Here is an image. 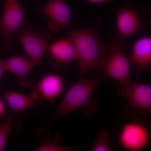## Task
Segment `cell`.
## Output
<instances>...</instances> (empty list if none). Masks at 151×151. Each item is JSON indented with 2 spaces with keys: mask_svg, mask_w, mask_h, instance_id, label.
<instances>
[{
  "mask_svg": "<svg viewBox=\"0 0 151 151\" xmlns=\"http://www.w3.org/2000/svg\"><path fill=\"white\" fill-rule=\"evenodd\" d=\"M68 37L73 42L79 65V78L89 71L96 74L97 78L103 79V69L110 44H103L98 38L95 28L70 29Z\"/></svg>",
  "mask_w": 151,
  "mask_h": 151,
  "instance_id": "cell-1",
  "label": "cell"
},
{
  "mask_svg": "<svg viewBox=\"0 0 151 151\" xmlns=\"http://www.w3.org/2000/svg\"><path fill=\"white\" fill-rule=\"evenodd\" d=\"M102 80L96 77L94 79L82 78L76 81L65 93L54 114L38 129L36 132L37 136L42 134L63 116L78 110H81L85 114V109L89 108V105L96 106L92 100V94Z\"/></svg>",
  "mask_w": 151,
  "mask_h": 151,
  "instance_id": "cell-2",
  "label": "cell"
},
{
  "mask_svg": "<svg viewBox=\"0 0 151 151\" xmlns=\"http://www.w3.org/2000/svg\"><path fill=\"white\" fill-rule=\"evenodd\" d=\"M121 42L116 35L113 37L110 44V54L104 65L103 78H110L118 81L119 93L125 97L133 80L131 76L132 66L130 55L123 50Z\"/></svg>",
  "mask_w": 151,
  "mask_h": 151,
  "instance_id": "cell-3",
  "label": "cell"
},
{
  "mask_svg": "<svg viewBox=\"0 0 151 151\" xmlns=\"http://www.w3.org/2000/svg\"><path fill=\"white\" fill-rule=\"evenodd\" d=\"M4 5L0 15V53L12 50L14 37L22 24L26 11L19 0H2Z\"/></svg>",
  "mask_w": 151,
  "mask_h": 151,
  "instance_id": "cell-4",
  "label": "cell"
},
{
  "mask_svg": "<svg viewBox=\"0 0 151 151\" xmlns=\"http://www.w3.org/2000/svg\"><path fill=\"white\" fill-rule=\"evenodd\" d=\"M19 40L28 59L35 66L40 65L47 50L51 36L44 27H32L23 22L18 31Z\"/></svg>",
  "mask_w": 151,
  "mask_h": 151,
  "instance_id": "cell-5",
  "label": "cell"
},
{
  "mask_svg": "<svg viewBox=\"0 0 151 151\" xmlns=\"http://www.w3.org/2000/svg\"><path fill=\"white\" fill-rule=\"evenodd\" d=\"M146 12L137 3L129 1L123 3L116 17V35L122 41L140 31L146 19Z\"/></svg>",
  "mask_w": 151,
  "mask_h": 151,
  "instance_id": "cell-6",
  "label": "cell"
},
{
  "mask_svg": "<svg viewBox=\"0 0 151 151\" xmlns=\"http://www.w3.org/2000/svg\"><path fill=\"white\" fill-rule=\"evenodd\" d=\"M150 137V130L145 124L138 122H128L122 127L119 143L126 150L140 151L148 145Z\"/></svg>",
  "mask_w": 151,
  "mask_h": 151,
  "instance_id": "cell-7",
  "label": "cell"
},
{
  "mask_svg": "<svg viewBox=\"0 0 151 151\" xmlns=\"http://www.w3.org/2000/svg\"><path fill=\"white\" fill-rule=\"evenodd\" d=\"M64 88V81L61 76L48 73L32 86L30 96L37 102L42 100L52 103L61 95Z\"/></svg>",
  "mask_w": 151,
  "mask_h": 151,
  "instance_id": "cell-8",
  "label": "cell"
},
{
  "mask_svg": "<svg viewBox=\"0 0 151 151\" xmlns=\"http://www.w3.org/2000/svg\"><path fill=\"white\" fill-rule=\"evenodd\" d=\"M39 12L48 18L49 28L53 32L65 29L71 24V13L64 0H50Z\"/></svg>",
  "mask_w": 151,
  "mask_h": 151,
  "instance_id": "cell-9",
  "label": "cell"
},
{
  "mask_svg": "<svg viewBox=\"0 0 151 151\" xmlns=\"http://www.w3.org/2000/svg\"><path fill=\"white\" fill-rule=\"evenodd\" d=\"M126 108H133L139 111L141 114L151 113V87L132 80L126 92Z\"/></svg>",
  "mask_w": 151,
  "mask_h": 151,
  "instance_id": "cell-10",
  "label": "cell"
},
{
  "mask_svg": "<svg viewBox=\"0 0 151 151\" xmlns=\"http://www.w3.org/2000/svg\"><path fill=\"white\" fill-rule=\"evenodd\" d=\"M47 50L50 64L57 70L65 68L77 60L75 47L68 37L52 42L49 45Z\"/></svg>",
  "mask_w": 151,
  "mask_h": 151,
  "instance_id": "cell-11",
  "label": "cell"
},
{
  "mask_svg": "<svg viewBox=\"0 0 151 151\" xmlns=\"http://www.w3.org/2000/svg\"><path fill=\"white\" fill-rule=\"evenodd\" d=\"M6 73H13L17 76V81L22 87H27L32 84L30 73L35 65L27 58L13 56L2 60Z\"/></svg>",
  "mask_w": 151,
  "mask_h": 151,
  "instance_id": "cell-12",
  "label": "cell"
},
{
  "mask_svg": "<svg viewBox=\"0 0 151 151\" xmlns=\"http://www.w3.org/2000/svg\"><path fill=\"white\" fill-rule=\"evenodd\" d=\"M129 55L132 67L141 71L149 70L151 66V37H143L135 41Z\"/></svg>",
  "mask_w": 151,
  "mask_h": 151,
  "instance_id": "cell-13",
  "label": "cell"
},
{
  "mask_svg": "<svg viewBox=\"0 0 151 151\" xmlns=\"http://www.w3.org/2000/svg\"><path fill=\"white\" fill-rule=\"evenodd\" d=\"M2 95L9 107L16 113L27 111L37 103L30 95L27 96L18 92L6 91L3 92Z\"/></svg>",
  "mask_w": 151,
  "mask_h": 151,
  "instance_id": "cell-14",
  "label": "cell"
},
{
  "mask_svg": "<svg viewBox=\"0 0 151 151\" xmlns=\"http://www.w3.org/2000/svg\"><path fill=\"white\" fill-rule=\"evenodd\" d=\"M61 136L57 134L55 137L50 135L45 137L39 144L35 151H72L81 149L79 147H71L63 145L61 144Z\"/></svg>",
  "mask_w": 151,
  "mask_h": 151,
  "instance_id": "cell-15",
  "label": "cell"
},
{
  "mask_svg": "<svg viewBox=\"0 0 151 151\" xmlns=\"http://www.w3.org/2000/svg\"><path fill=\"white\" fill-rule=\"evenodd\" d=\"M17 123L14 118L10 116L0 124V151L4 150L9 137L12 133H14Z\"/></svg>",
  "mask_w": 151,
  "mask_h": 151,
  "instance_id": "cell-16",
  "label": "cell"
},
{
  "mask_svg": "<svg viewBox=\"0 0 151 151\" xmlns=\"http://www.w3.org/2000/svg\"><path fill=\"white\" fill-rule=\"evenodd\" d=\"M111 149L110 138L108 133L105 131H100L92 151H110Z\"/></svg>",
  "mask_w": 151,
  "mask_h": 151,
  "instance_id": "cell-17",
  "label": "cell"
},
{
  "mask_svg": "<svg viewBox=\"0 0 151 151\" xmlns=\"http://www.w3.org/2000/svg\"><path fill=\"white\" fill-rule=\"evenodd\" d=\"M6 113V108L4 103L2 100L0 99V119L5 116Z\"/></svg>",
  "mask_w": 151,
  "mask_h": 151,
  "instance_id": "cell-18",
  "label": "cell"
},
{
  "mask_svg": "<svg viewBox=\"0 0 151 151\" xmlns=\"http://www.w3.org/2000/svg\"><path fill=\"white\" fill-rule=\"evenodd\" d=\"M2 60V59L0 58V80L1 78H2L3 76L4 75L5 73H6L4 66H3Z\"/></svg>",
  "mask_w": 151,
  "mask_h": 151,
  "instance_id": "cell-19",
  "label": "cell"
},
{
  "mask_svg": "<svg viewBox=\"0 0 151 151\" xmlns=\"http://www.w3.org/2000/svg\"><path fill=\"white\" fill-rule=\"evenodd\" d=\"M111 1V0H87L91 4H102L109 2Z\"/></svg>",
  "mask_w": 151,
  "mask_h": 151,
  "instance_id": "cell-20",
  "label": "cell"
}]
</instances>
